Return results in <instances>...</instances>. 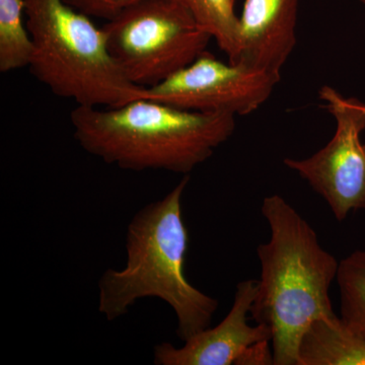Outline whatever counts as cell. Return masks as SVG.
<instances>
[{
  "label": "cell",
  "mask_w": 365,
  "mask_h": 365,
  "mask_svg": "<svg viewBox=\"0 0 365 365\" xmlns=\"http://www.w3.org/2000/svg\"><path fill=\"white\" fill-rule=\"evenodd\" d=\"M270 239L257 248L261 278L251 316L270 330L274 365H299V343L316 319L332 317L330 288L339 262L282 196L265 197Z\"/></svg>",
  "instance_id": "obj_1"
},
{
  "label": "cell",
  "mask_w": 365,
  "mask_h": 365,
  "mask_svg": "<svg viewBox=\"0 0 365 365\" xmlns=\"http://www.w3.org/2000/svg\"><path fill=\"white\" fill-rule=\"evenodd\" d=\"M79 145L124 170L189 175L234 134L235 116L186 111L150 98L117 108L72 110Z\"/></svg>",
  "instance_id": "obj_2"
},
{
  "label": "cell",
  "mask_w": 365,
  "mask_h": 365,
  "mask_svg": "<svg viewBox=\"0 0 365 365\" xmlns=\"http://www.w3.org/2000/svg\"><path fill=\"white\" fill-rule=\"evenodd\" d=\"M190 178L162 200L140 209L126 234L127 263L108 269L98 282V311L107 319L120 318L144 297H158L176 314L177 334L187 341L210 326L218 302L197 289L185 276L189 235L182 216V197Z\"/></svg>",
  "instance_id": "obj_3"
},
{
  "label": "cell",
  "mask_w": 365,
  "mask_h": 365,
  "mask_svg": "<svg viewBox=\"0 0 365 365\" xmlns=\"http://www.w3.org/2000/svg\"><path fill=\"white\" fill-rule=\"evenodd\" d=\"M34 42L28 68L54 95L81 107L117 108L145 98L113 59L102 28L63 0H24Z\"/></svg>",
  "instance_id": "obj_4"
},
{
  "label": "cell",
  "mask_w": 365,
  "mask_h": 365,
  "mask_svg": "<svg viewBox=\"0 0 365 365\" xmlns=\"http://www.w3.org/2000/svg\"><path fill=\"white\" fill-rule=\"evenodd\" d=\"M102 29L118 66L144 88L190 66L212 40L177 0H139Z\"/></svg>",
  "instance_id": "obj_5"
},
{
  "label": "cell",
  "mask_w": 365,
  "mask_h": 365,
  "mask_svg": "<svg viewBox=\"0 0 365 365\" xmlns=\"http://www.w3.org/2000/svg\"><path fill=\"white\" fill-rule=\"evenodd\" d=\"M324 108L333 115V138L312 157L287 158L283 163L306 180L332 210L338 222L351 211L365 209V144L360 133L365 129V104L344 98L332 86L319 91Z\"/></svg>",
  "instance_id": "obj_6"
},
{
  "label": "cell",
  "mask_w": 365,
  "mask_h": 365,
  "mask_svg": "<svg viewBox=\"0 0 365 365\" xmlns=\"http://www.w3.org/2000/svg\"><path fill=\"white\" fill-rule=\"evenodd\" d=\"M280 76L225 63L205 51L190 66L146 88L145 98L199 113L246 116L267 102Z\"/></svg>",
  "instance_id": "obj_7"
},
{
  "label": "cell",
  "mask_w": 365,
  "mask_h": 365,
  "mask_svg": "<svg viewBox=\"0 0 365 365\" xmlns=\"http://www.w3.org/2000/svg\"><path fill=\"white\" fill-rule=\"evenodd\" d=\"M258 289V280L241 281L227 316L215 328H207L185 341L181 348L162 343L155 348L157 365L237 364L252 346L271 341L267 327L251 326L248 316Z\"/></svg>",
  "instance_id": "obj_8"
},
{
  "label": "cell",
  "mask_w": 365,
  "mask_h": 365,
  "mask_svg": "<svg viewBox=\"0 0 365 365\" xmlns=\"http://www.w3.org/2000/svg\"><path fill=\"white\" fill-rule=\"evenodd\" d=\"M299 0H246L234 64L280 76L297 45Z\"/></svg>",
  "instance_id": "obj_9"
},
{
  "label": "cell",
  "mask_w": 365,
  "mask_h": 365,
  "mask_svg": "<svg viewBox=\"0 0 365 365\" xmlns=\"http://www.w3.org/2000/svg\"><path fill=\"white\" fill-rule=\"evenodd\" d=\"M299 365H365V342L334 314L314 321L299 343Z\"/></svg>",
  "instance_id": "obj_10"
},
{
  "label": "cell",
  "mask_w": 365,
  "mask_h": 365,
  "mask_svg": "<svg viewBox=\"0 0 365 365\" xmlns=\"http://www.w3.org/2000/svg\"><path fill=\"white\" fill-rule=\"evenodd\" d=\"M191 14L197 25L216 41L234 63L240 50V21L235 0H177Z\"/></svg>",
  "instance_id": "obj_11"
},
{
  "label": "cell",
  "mask_w": 365,
  "mask_h": 365,
  "mask_svg": "<svg viewBox=\"0 0 365 365\" xmlns=\"http://www.w3.org/2000/svg\"><path fill=\"white\" fill-rule=\"evenodd\" d=\"M33 54L24 0H0V72L29 67Z\"/></svg>",
  "instance_id": "obj_12"
},
{
  "label": "cell",
  "mask_w": 365,
  "mask_h": 365,
  "mask_svg": "<svg viewBox=\"0 0 365 365\" xmlns=\"http://www.w3.org/2000/svg\"><path fill=\"white\" fill-rule=\"evenodd\" d=\"M341 319L365 342V251H355L339 262Z\"/></svg>",
  "instance_id": "obj_13"
},
{
  "label": "cell",
  "mask_w": 365,
  "mask_h": 365,
  "mask_svg": "<svg viewBox=\"0 0 365 365\" xmlns=\"http://www.w3.org/2000/svg\"><path fill=\"white\" fill-rule=\"evenodd\" d=\"M64 2L88 18L111 21L127 7L139 0H63Z\"/></svg>",
  "instance_id": "obj_14"
},
{
  "label": "cell",
  "mask_w": 365,
  "mask_h": 365,
  "mask_svg": "<svg viewBox=\"0 0 365 365\" xmlns=\"http://www.w3.org/2000/svg\"><path fill=\"white\" fill-rule=\"evenodd\" d=\"M360 1H361L362 4H365V0H360Z\"/></svg>",
  "instance_id": "obj_15"
},
{
  "label": "cell",
  "mask_w": 365,
  "mask_h": 365,
  "mask_svg": "<svg viewBox=\"0 0 365 365\" xmlns=\"http://www.w3.org/2000/svg\"></svg>",
  "instance_id": "obj_16"
}]
</instances>
